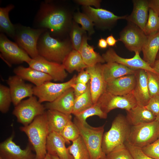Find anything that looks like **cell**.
I'll return each mask as SVG.
<instances>
[{
    "label": "cell",
    "instance_id": "1",
    "mask_svg": "<svg viewBox=\"0 0 159 159\" xmlns=\"http://www.w3.org/2000/svg\"><path fill=\"white\" fill-rule=\"evenodd\" d=\"M69 22L68 14L63 8L53 1L45 0L41 2L34 20L35 28L44 29L50 35H61L66 30Z\"/></svg>",
    "mask_w": 159,
    "mask_h": 159
},
{
    "label": "cell",
    "instance_id": "2",
    "mask_svg": "<svg viewBox=\"0 0 159 159\" xmlns=\"http://www.w3.org/2000/svg\"><path fill=\"white\" fill-rule=\"evenodd\" d=\"M20 129L26 134L32 144L36 153L35 159H44L47 153L46 144L49 133L46 111Z\"/></svg>",
    "mask_w": 159,
    "mask_h": 159
},
{
    "label": "cell",
    "instance_id": "3",
    "mask_svg": "<svg viewBox=\"0 0 159 159\" xmlns=\"http://www.w3.org/2000/svg\"><path fill=\"white\" fill-rule=\"evenodd\" d=\"M67 41H60L52 37L47 30L41 35L37 44L39 55L51 62L62 64L72 51Z\"/></svg>",
    "mask_w": 159,
    "mask_h": 159
},
{
    "label": "cell",
    "instance_id": "4",
    "mask_svg": "<svg viewBox=\"0 0 159 159\" xmlns=\"http://www.w3.org/2000/svg\"><path fill=\"white\" fill-rule=\"evenodd\" d=\"M130 127L126 117L123 115L119 114L115 117L110 128L103 134L102 147L106 155L115 149L125 145Z\"/></svg>",
    "mask_w": 159,
    "mask_h": 159
},
{
    "label": "cell",
    "instance_id": "5",
    "mask_svg": "<svg viewBox=\"0 0 159 159\" xmlns=\"http://www.w3.org/2000/svg\"><path fill=\"white\" fill-rule=\"evenodd\" d=\"M73 122L79 130L89 151L90 159H105L106 155L102 149L105 125L93 127L84 124L74 117Z\"/></svg>",
    "mask_w": 159,
    "mask_h": 159
},
{
    "label": "cell",
    "instance_id": "6",
    "mask_svg": "<svg viewBox=\"0 0 159 159\" xmlns=\"http://www.w3.org/2000/svg\"><path fill=\"white\" fill-rule=\"evenodd\" d=\"M15 33L13 39L32 58L39 55L37 49L38 41L41 35L47 30L33 28L20 24H14Z\"/></svg>",
    "mask_w": 159,
    "mask_h": 159
},
{
    "label": "cell",
    "instance_id": "7",
    "mask_svg": "<svg viewBox=\"0 0 159 159\" xmlns=\"http://www.w3.org/2000/svg\"><path fill=\"white\" fill-rule=\"evenodd\" d=\"M159 137V123L156 120L131 126L127 142L142 148L154 142Z\"/></svg>",
    "mask_w": 159,
    "mask_h": 159
},
{
    "label": "cell",
    "instance_id": "8",
    "mask_svg": "<svg viewBox=\"0 0 159 159\" xmlns=\"http://www.w3.org/2000/svg\"><path fill=\"white\" fill-rule=\"evenodd\" d=\"M44 105L42 104L35 96L22 100L15 106L13 111L17 121L24 126L28 125L38 116L46 111Z\"/></svg>",
    "mask_w": 159,
    "mask_h": 159
},
{
    "label": "cell",
    "instance_id": "9",
    "mask_svg": "<svg viewBox=\"0 0 159 159\" xmlns=\"http://www.w3.org/2000/svg\"><path fill=\"white\" fill-rule=\"evenodd\" d=\"M0 56L9 66L25 62L29 64L32 58L16 42L9 39L4 34H0Z\"/></svg>",
    "mask_w": 159,
    "mask_h": 159
},
{
    "label": "cell",
    "instance_id": "10",
    "mask_svg": "<svg viewBox=\"0 0 159 159\" xmlns=\"http://www.w3.org/2000/svg\"><path fill=\"white\" fill-rule=\"evenodd\" d=\"M77 75H74L67 82L59 83L51 81L45 82L39 86H34L33 94L41 103L53 101L68 89L76 83Z\"/></svg>",
    "mask_w": 159,
    "mask_h": 159
},
{
    "label": "cell",
    "instance_id": "11",
    "mask_svg": "<svg viewBox=\"0 0 159 159\" xmlns=\"http://www.w3.org/2000/svg\"><path fill=\"white\" fill-rule=\"evenodd\" d=\"M97 102L103 112L107 114L116 108L125 109L127 111L137 105L132 92L120 96L106 91L100 96Z\"/></svg>",
    "mask_w": 159,
    "mask_h": 159
},
{
    "label": "cell",
    "instance_id": "12",
    "mask_svg": "<svg viewBox=\"0 0 159 159\" xmlns=\"http://www.w3.org/2000/svg\"><path fill=\"white\" fill-rule=\"evenodd\" d=\"M147 37L148 36L139 27L128 22L120 32L118 40L122 42L129 51L140 53Z\"/></svg>",
    "mask_w": 159,
    "mask_h": 159
},
{
    "label": "cell",
    "instance_id": "13",
    "mask_svg": "<svg viewBox=\"0 0 159 159\" xmlns=\"http://www.w3.org/2000/svg\"><path fill=\"white\" fill-rule=\"evenodd\" d=\"M29 67L50 76L55 81L62 82L67 73L62 64L48 61L40 55L32 59Z\"/></svg>",
    "mask_w": 159,
    "mask_h": 159
},
{
    "label": "cell",
    "instance_id": "14",
    "mask_svg": "<svg viewBox=\"0 0 159 159\" xmlns=\"http://www.w3.org/2000/svg\"><path fill=\"white\" fill-rule=\"evenodd\" d=\"M102 56L107 63L116 62L134 70L143 69L156 73L154 69L141 58L138 52H135L133 57L126 58L120 56L113 49L109 48Z\"/></svg>",
    "mask_w": 159,
    "mask_h": 159
},
{
    "label": "cell",
    "instance_id": "15",
    "mask_svg": "<svg viewBox=\"0 0 159 159\" xmlns=\"http://www.w3.org/2000/svg\"><path fill=\"white\" fill-rule=\"evenodd\" d=\"M12 135L0 144V158L1 159H35L36 155L28 145L24 149L13 141Z\"/></svg>",
    "mask_w": 159,
    "mask_h": 159
},
{
    "label": "cell",
    "instance_id": "16",
    "mask_svg": "<svg viewBox=\"0 0 159 159\" xmlns=\"http://www.w3.org/2000/svg\"><path fill=\"white\" fill-rule=\"evenodd\" d=\"M12 98V103L16 106L24 99L33 96V86L25 83L24 80L15 75L9 77L7 80Z\"/></svg>",
    "mask_w": 159,
    "mask_h": 159
},
{
    "label": "cell",
    "instance_id": "17",
    "mask_svg": "<svg viewBox=\"0 0 159 159\" xmlns=\"http://www.w3.org/2000/svg\"><path fill=\"white\" fill-rule=\"evenodd\" d=\"M102 67V64L98 63L86 68L90 76V89L94 104L97 102L100 96L106 91L107 83L103 75Z\"/></svg>",
    "mask_w": 159,
    "mask_h": 159
},
{
    "label": "cell",
    "instance_id": "18",
    "mask_svg": "<svg viewBox=\"0 0 159 159\" xmlns=\"http://www.w3.org/2000/svg\"><path fill=\"white\" fill-rule=\"evenodd\" d=\"M135 74L136 83L132 93L137 105L145 107L151 97L148 89L147 71L143 69H138Z\"/></svg>",
    "mask_w": 159,
    "mask_h": 159
},
{
    "label": "cell",
    "instance_id": "19",
    "mask_svg": "<svg viewBox=\"0 0 159 159\" xmlns=\"http://www.w3.org/2000/svg\"><path fill=\"white\" fill-rule=\"evenodd\" d=\"M66 142L59 133L52 132L48 136L46 144L47 153L56 155L60 159H74L65 146Z\"/></svg>",
    "mask_w": 159,
    "mask_h": 159
},
{
    "label": "cell",
    "instance_id": "20",
    "mask_svg": "<svg viewBox=\"0 0 159 159\" xmlns=\"http://www.w3.org/2000/svg\"><path fill=\"white\" fill-rule=\"evenodd\" d=\"M135 83V74L124 76L107 83L106 91L117 95H126L132 92Z\"/></svg>",
    "mask_w": 159,
    "mask_h": 159
},
{
    "label": "cell",
    "instance_id": "21",
    "mask_svg": "<svg viewBox=\"0 0 159 159\" xmlns=\"http://www.w3.org/2000/svg\"><path fill=\"white\" fill-rule=\"evenodd\" d=\"M74 99V90L71 87L53 101L47 102L44 105L46 109L55 110L65 114L71 115L73 111Z\"/></svg>",
    "mask_w": 159,
    "mask_h": 159
},
{
    "label": "cell",
    "instance_id": "22",
    "mask_svg": "<svg viewBox=\"0 0 159 159\" xmlns=\"http://www.w3.org/2000/svg\"><path fill=\"white\" fill-rule=\"evenodd\" d=\"M133 8L129 15L125 19L128 22L132 23L144 31L147 21L149 6L148 0H133Z\"/></svg>",
    "mask_w": 159,
    "mask_h": 159
},
{
    "label": "cell",
    "instance_id": "23",
    "mask_svg": "<svg viewBox=\"0 0 159 159\" xmlns=\"http://www.w3.org/2000/svg\"><path fill=\"white\" fill-rule=\"evenodd\" d=\"M86 14L93 22L104 26L112 24L118 20L125 19L127 15L119 16L113 13L102 8H94L91 6H84Z\"/></svg>",
    "mask_w": 159,
    "mask_h": 159
},
{
    "label": "cell",
    "instance_id": "24",
    "mask_svg": "<svg viewBox=\"0 0 159 159\" xmlns=\"http://www.w3.org/2000/svg\"><path fill=\"white\" fill-rule=\"evenodd\" d=\"M14 72L24 80L29 81L35 86H39L46 82L52 80L49 75L30 67L19 66L14 69Z\"/></svg>",
    "mask_w": 159,
    "mask_h": 159
},
{
    "label": "cell",
    "instance_id": "25",
    "mask_svg": "<svg viewBox=\"0 0 159 159\" xmlns=\"http://www.w3.org/2000/svg\"><path fill=\"white\" fill-rule=\"evenodd\" d=\"M126 117L131 126L151 122L155 120L156 118V117L145 107L138 105L127 111Z\"/></svg>",
    "mask_w": 159,
    "mask_h": 159
},
{
    "label": "cell",
    "instance_id": "26",
    "mask_svg": "<svg viewBox=\"0 0 159 159\" xmlns=\"http://www.w3.org/2000/svg\"><path fill=\"white\" fill-rule=\"evenodd\" d=\"M103 75L107 83L122 76L135 74L136 70L130 68L116 62H107L102 64Z\"/></svg>",
    "mask_w": 159,
    "mask_h": 159
},
{
    "label": "cell",
    "instance_id": "27",
    "mask_svg": "<svg viewBox=\"0 0 159 159\" xmlns=\"http://www.w3.org/2000/svg\"><path fill=\"white\" fill-rule=\"evenodd\" d=\"M46 113L49 133L54 132L60 133L67 124L72 121L71 115L52 110H48Z\"/></svg>",
    "mask_w": 159,
    "mask_h": 159
},
{
    "label": "cell",
    "instance_id": "28",
    "mask_svg": "<svg viewBox=\"0 0 159 159\" xmlns=\"http://www.w3.org/2000/svg\"><path fill=\"white\" fill-rule=\"evenodd\" d=\"M159 51V32L148 36L142 51L143 60L152 67L154 64Z\"/></svg>",
    "mask_w": 159,
    "mask_h": 159
},
{
    "label": "cell",
    "instance_id": "29",
    "mask_svg": "<svg viewBox=\"0 0 159 159\" xmlns=\"http://www.w3.org/2000/svg\"><path fill=\"white\" fill-rule=\"evenodd\" d=\"M88 39L85 35H83L82 44L78 51L85 63L87 67H90L105 62L102 56L94 51L93 46L88 44Z\"/></svg>",
    "mask_w": 159,
    "mask_h": 159
},
{
    "label": "cell",
    "instance_id": "30",
    "mask_svg": "<svg viewBox=\"0 0 159 159\" xmlns=\"http://www.w3.org/2000/svg\"><path fill=\"white\" fill-rule=\"evenodd\" d=\"M62 64L66 71L69 73L74 71L80 72L87 67L79 52L74 49L67 56Z\"/></svg>",
    "mask_w": 159,
    "mask_h": 159
},
{
    "label": "cell",
    "instance_id": "31",
    "mask_svg": "<svg viewBox=\"0 0 159 159\" xmlns=\"http://www.w3.org/2000/svg\"><path fill=\"white\" fill-rule=\"evenodd\" d=\"M14 6L10 4L5 7L0 8V31L13 39L15 33V27L10 21L9 12L14 9Z\"/></svg>",
    "mask_w": 159,
    "mask_h": 159
},
{
    "label": "cell",
    "instance_id": "32",
    "mask_svg": "<svg viewBox=\"0 0 159 159\" xmlns=\"http://www.w3.org/2000/svg\"><path fill=\"white\" fill-rule=\"evenodd\" d=\"M93 104L90 81L88 83V87L86 91L81 95L75 97L72 114L75 115L91 107Z\"/></svg>",
    "mask_w": 159,
    "mask_h": 159
},
{
    "label": "cell",
    "instance_id": "33",
    "mask_svg": "<svg viewBox=\"0 0 159 159\" xmlns=\"http://www.w3.org/2000/svg\"><path fill=\"white\" fill-rule=\"evenodd\" d=\"M72 142L67 148L74 159H90L88 150L80 135Z\"/></svg>",
    "mask_w": 159,
    "mask_h": 159
},
{
    "label": "cell",
    "instance_id": "34",
    "mask_svg": "<svg viewBox=\"0 0 159 159\" xmlns=\"http://www.w3.org/2000/svg\"><path fill=\"white\" fill-rule=\"evenodd\" d=\"M97 116L100 118L105 119L107 114L102 110L99 104L97 102L91 107L75 115L74 117L84 124H87V119L90 117Z\"/></svg>",
    "mask_w": 159,
    "mask_h": 159
},
{
    "label": "cell",
    "instance_id": "35",
    "mask_svg": "<svg viewBox=\"0 0 159 159\" xmlns=\"http://www.w3.org/2000/svg\"><path fill=\"white\" fill-rule=\"evenodd\" d=\"M144 32L147 36L159 32V16L150 8Z\"/></svg>",
    "mask_w": 159,
    "mask_h": 159
},
{
    "label": "cell",
    "instance_id": "36",
    "mask_svg": "<svg viewBox=\"0 0 159 159\" xmlns=\"http://www.w3.org/2000/svg\"><path fill=\"white\" fill-rule=\"evenodd\" d=\"M59 134L67 144L70 143V141L73 142L77 139L80 135L78 128L72 121L67 124Z\"/></svg>",
    "mask_w": 159,
    "mask_h": 159
},
{
    "label": "cell",
    "instance_id": "37",
    "mask_svg": "<svg viewBox=\"0 0 159 159\" xmlns=\"http://www.w3.org/2000/svg\"><path fill=\"white\" fill-rule=\"evenodd\" d=\"M12 98L9 88L0 85V110L3 113H6L9 110Z\"/></svg>",
    "mask_w": 159,
    "mask_h": 159
},
{
    "label": "cell",
    "instance_id": "38",
    "mask_svg": "<svg viewBox=\"0 0 159 159\" xmlns=\"http://www.w3.org/2000/svg\"><path fill=\"white\" fill-rule=\"evenodd\" d=\"M86 32L82 27L74 24L72 28L70 36L73 49L78 51L82 44V38Z\"/></svg>",
    "mask_w": 159,
    "mask_h": 159
},
{
    "label": "cell",
    "instance_id": "39",
    "mask_svg": "<svg viewBox=\"0 0 159 159\" xmlns=\"http://www.w3.org/2000/svg\"><path fill=\"white\" fill-rule=\"evenodd\" d=\"M74 18L75 22L81 24V27L87 31L89 35L94 33L93 22L86 14L79 12L75 14Z\"/></svg>",
    "mask_w": 159,
    "mask_h": 159
},
{
    "label": "cell",
    "instance_id": "40",
    "mask_svg": "<svg viewBox=\"0 0 159 159\" xmlns=\"http://www.w3.org/2000/svg\"><path fill=\"white\" fill-rule=\"evenodd\" d=\"M146 71L148 87L150 97L159 95V74L150 71Z\"/></svg>",
    "mask_w": 159,
    "mask_h": 159
},
{
    "label": "cell",
    "instance_id": "41",
    "mask_svg": "<svg viewBox=\"0 0 159 159\" xmlns=\"http://www.w3.org/2000/svg\"><path fill=\"white\" fill-rule=\"evenodd\" d=\"M105 159H133V158L125 145L115 149L106 155Z\"/></svg>",
    "mask_w": 159,
    "mask_h": 159
},
{
    "label": "cell",
    "instance_id": "42",
    "mask_svg": "<svg viewBox=\"0 0 159 159\" xmlns=\"http://www.w3.org/2000/svg\"><path fill=\"white\" fill-rule=\"evenodd\" d=\"M141 148L148 156L154 159H159V137L152 143Z\"/></svg>",
    "mask_w": 159,
    "mask_h": 159
},
{
    "label": "cell",
    "instance_id": "43",
    "mask_svg": "<svg viewBox=\"0 0 159 159\" xmlns=\"http://www.w3.org/2000/svg\"><path fill=\"white\" fill-rule=\"evenodd\" d=\"M125 145L133 159H154L146 155L140 148L131 145L127 142Z\"/></svg>",
    "mask_w": 159,
    "mask_h": 159
},
{
    "label": "cell",
    "instance_id": "44",
    "mask_svg": "<svg viewBox=\"0 0 159 159\" xmlns=\"http://www.w3.org/2000/svg\"><path fill=\"white\" fill-rule=\"evenodd\" d=\"M156 117L159 115V95L151 97L148 104L145 106Z\"/></svg>",
    "mask_w": 159,
    "mask_h": 159
},
{
    "label": "cell",
    "instance_id": "45",
    "mask_svg": "<svg viewBox=\"0 0 159 159\" xmlns=\"http://www.w3.org/2000/svg\"><path fill=\"white\" fill-rule=\"evenodd\" d=\"M71 87L74 90L75 97H76L81 95L86 91L88 87V83L85 84L76 83L72 85Z\"/></svg>",
    "mask_w": 159,
    "mask_h": 159
},
{
    "label": "cell",
    "instance_id": "46",
    "mask_svg": "<svg viewBox=\"0 0 159 159\" xmlns=\"http://www.w3.org/2000/svg\"><path fill=\"white\" fill-rule=\"evenodd\" d=\"M79 72L77 75L76 83L87 84L90 79L89 73L86 70H83Z\"/></svg>",
    "mask_w": 159,
    "mask_h": 159
},
{
    "label": "cell",
    "instance_id": "47",
    "mask_svg": "<svg viewBox=\"0 0 159 159\" xmlns=\"http://www.w3.org/2000/svg\"><path fill=\"white\" fill-rule=\"evenodd\" d=\"M75 1L84 6H93L96 7V8L100 7L101 1L99 0H77Z\"/></svg>",
    "mask_w": 159,
    "mask_h": 159
},
{
    "label": "cell",
    "instance_id": "48",
    "mask_svg": "<svg viewBox=\"0 0 159 159\" xmlns=\"http://www.w3.org/2000/svg\"><path fill=\"white\" fill-rule=\"evenodd\" d=\"M150 8L159 16V0H148Z\"/></svg>",
    "mask_w": 159,
    "mask_h": 159
},
{
    "label": "cell",
    "instance_id": "49",
    "mask_svg": "<svg viewBox=\"0 0 159 159\" xmlns=\"http://www.w3.org/2000/svg\"><path fill=\"white\" fill-rule=\"evenodd\" d=\"M106 41L109 46L113 47L115 45L116 43L118 40H116L112 35L111 34L107 37Z\"/></svg>",
    "mask_w": 159,
    "mask_h": 159
},
{
    "label": "cell",
    "instance_id": "50",
    "mask_svg": "<svg viewBox=\"0 0 159 159\" xmlns=\"http://www.w3.org/2000/svg\"><path fill=\"white\" fill-rule=\"evenodd\" d=\"M107 44L105 39L101 38L99 40L98 44V47L101 49H104L107 47Z\"/></svg>",
    "mask_w": 159,
    "mask_h": 159
},
{
    "label": "cell",
    "instance_id": "51",
    "mask_svg": "<svg viewBox=\"0 0 159 159\" xmlns=\"http://www.w3.org/2000/svg\"><path fill=\"white\" fill-rule=\"evenodd\" d=\"M152 68L156 73L159 74V59L156 60Z\"/></svg>",
    "mask_w": 159,
    "mask_h": 159
},
{
    "label": "cell",
    "instance_id": "52",
    "mask_svg": "<svg viewBox=\"0 0 159 159\" xmlns=\"http://www.w3.org/2000/svg\"><path fill=\"white\" fill-rule=\"evenodd\" d=\"M44 159H52L51 155L48 153Z\"/></svg>",
    "mask_w": 159,
    "mask_h": 159
},
{
    "label": "cell",
    "instance_id": "53",
    "mask_svg": "<svg viewBox=\"0 0 159 159\" xmlns=\"http://www.w3.org/2000/svg\"><path fill=\"white\" fill-rule=\"evenodd\" d=\"M52 159H60L58 156L56 155H50Z\"/></svg>",
    "mask_w": 159,
    "mask_h": 159
},
{
    "label": "cell",
    "instance_id": "54",
    "mask_svg": "<svg viewBox=\"0 0 159 159\" xmlns=\"http://www.w3.org/2000/svg\"><path fill=\"white\" fill-rule=\"evenodd\" d=\"M159 59V51L158 52V53L157 54V55L156 57V60H158Z\"/></svg>",
    "mask_w": 159,
    "mask_h": 159
},
{
    "label": "cell",
    "instance_id": "55",
    "mask_svg": "<svg viewBox=\"0 0 159 159\" xmlns=\"http://www.w3.org/2000/svg\"><path fill=\"white\" fill-rule=\"evenodd\" d=\"M155 120L157 121L159 123V115L156 117Z\"/></svg>",
    "mask_w": 159,
    "mask_h": 159
},
{
    "label": "cell",
    "instance_id": "56",
    "mask_svg": "<svg viewBox=\"0 0 159 159\" xmlns=\"http://www.w3.org/2000/svg\"><path fill=\"white\" fill-rule=\"evenodd\" d=\"M0 159H1V158H0Z\"/></svg>",
    "mask_w": 159,
    "mask_h": 159
}]
</instances>
